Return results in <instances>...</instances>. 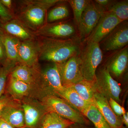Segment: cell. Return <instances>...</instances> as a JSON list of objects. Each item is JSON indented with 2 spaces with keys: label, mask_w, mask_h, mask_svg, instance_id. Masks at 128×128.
I'll return each instance as SVG.
<instances>
[{
  "label": "cell",
  "mask_w": 128,
  "mask_h": 128,
  "mask_svg": "<svg viewBox=\"0 0 128 128\" xmlns=\"http://www.w3.org/2000/svg\"><path fill=\"white\" fill-rule=\"evenodd\" d=\"M39 60L56 64L65 62L70 57L80 54L82 49L78 41L72 38L56 39L38 37Z\"/></svg>",
  "instance_id": "obj_1"
},
{
  "label": "cell",
  "mask_w": 128,
  "mask_h": 128,
  "mask_svg": "<svg viewBox=\"0 0 128 128\" xmlns=\"http://www.w3.org/2000/svg\"><path fill=\"white\" fill-rule=\"evenodd\" d=\"M63 0H24L19 6L14 18L18 19L33 32H36L46 21L47 11L50 8Z\"/></svg>",
  "instance_id": "obj_2"
},
{
  "label": "cell",
  "mask_w": 128,
  "mask_h": 128,
  "mask_svg": "<svg viewBox=\"0 0 128 128\" xmlns=\"http://www.w3.org/2000/svg\"><path fill=\"white\" fill-rule=\"evenodd\" d=\"M47 112H52L74 123L90 126V122L64 98L54 95H46L39 99Z\"/></svg>",
  "instance_id": "obj_3"
},
{
  "label": "cell",
  "mask_w": 128,
  "mask_h": 128,
  "mask_svg": "<svg viewBox=\"0 0 128 128\" xmlns=\"http://www.w3.org/2000/svg\"><path fill=\"white\" fill-rule=\"evenodd\" d=\"M83 80L92 83L96 78L98 67L102 60V51L98 43H87L80 54Z\"/></svg>",
  "instance_id": "obj_4"
},
{
  "label": "cell",
  "mask_w": 128,
  "mask_h": 128,
  "mask_svg": "<svg viewBox=\"0 0 128 128\" xmlns=\"http://www.w3.org/2000/svg\"><path fill=\"white\" fill-rule=\"evenodd\" d=\"M95 92L100 94L108 100L112 98L118 103L120 99L121 89L118 82L114 79L106 67L96 72V78L92 83Z\"/></svg>",
  "instance_id": "obj_5"
},
{
  "label": "cell",
  "mask_w": 128,
  "mask_h": 128,
  "mask_svg": "<svg viewBox=\"0 0 128 128\" xmlns=\"http://www.w3.org/2000/svg\"><path fill=\"white\" fill-rule=\"evenodd\" d=\"M64 89L57 64L52 63L41 69L40 98L46 95L58 96Z\"/></svg>",
  "instance_id": "obj_6"
},
{
  "label": "cell",
  "mask_w": 128,
  "mask_h": 128,
  "mask_svg": "<svg viewBox=\"0 0 128 128\" xmlns=\"http://www.w3.org/2000/svg\"><path fill=\"white\" fill-rule=\"evenodd\" d=\"M20 102L24 112L25 126L30 128H40L47 113L40 100L29 98Z\"/></svg>",
  "instance_id": "obj_7"
},
{
  "label": "cell",
  "mask_w": 128,
  "mask_h": 128,
  "mask_svg": "<svg viewBox=\"0 0 128 128\" xmlns=\"http://www.w3.org/2000/svg\"><path fill=\"white\" fill-rule=\"evenodd\" d=\"M56 64L64 88L71 86L83 80L79 55L70 57L61 64Z\"/></svg>",
  "instance_id": "obj_8"
},
{
  "label": "cell",
  "mask_w": 128,
  "mask_h": 128,
  "mask_svg": "<svg viewBox=\"0 0 128 128\" xmlns=\"http://www.w3.org/2000/svg\"><path fill=\"white\" fill-rule=\"evenodd\" d=\"M104 12L94 2L90 1L82 13L78 25L82 38L86 39L89 36Z\"/></svg>",
  "instance_id": "obj_9"
},
{
  "label": "cell",
  "mask_w": 128,
  "mask_h": 128,
  "mask_svg": "<svg viewBox=\"0 0 128 128\" xmlns=\"http://www.w3.org/2000/svg\"><path fill=\"white\" fill-rule=\"evenodd\" d=\"M75 33L74 27L71 23L67 22L46 23L34 32L37 37L56 39L71 38Z\"/></svg>",
  "instance_id": "obj_10"
},
{
  "label": "cell",
  "mask_w": 128,
  "mask_h": 128,
  "mask_svg": "<svg viewBox=\"0 0 128 128\" xmlns=\"http://www.w3.org/2000/svg\"><path fill=\"white\" fill-rule=\"evenodd\" d=\"M113 14L108 12H104L98 23L86 40L87 43H99L116 26L122 22Z\"/></svg>",
  "instance_id": "obj_11"
},
{
  "label": "cell",
  "mask_w": 128,
  "mask_h": 128,
  "mask_svg": "<svg viewBox=\"0 0 128 128\" xmlns=\"http://www.w3.org/2000/svg\"><path fill=\"white\" fill-rule=\"evenodd\" d=\"M102 41V48L105 51H113L128 46V21L118 24Z\"/></svg>",
  "instance_id": "obj_12"
},
{
  "label": "cell",
  "mask_w": 128,
  "mask_h": 128,
  "mask_svg": "<svg viewBox=\"0 0 128 128\" xmlns=\"http://www.w3.org/2000/svg\"><path fill=\"white\" fill-rule=\"evenodd\" d=\"M6 91L13 100L21 101L26 98H33L39 99V92L26 83L17 80L9 75Z\"/></svg>",
  "instance_id": "obj_13"
},
{
  "label": "cell",
  "mask_w": 128,
  "mask_h": 128,
  "mask_svg": "<svg viewBox=\"0 0 128 128\" xmlns=\"http://www.w3.org/2000/svg\"><path fill=\"white\" fill-rule=\"evenodd\" d=\"M37 39L20 41L18 48L20 64L29 67H40L38 63L40 47Z\"/></svg>",
  "instance_id": "obj_14"
},
{
  "label": "cell",
  "mask_w": 128,
  "mask_h": 128,
  "mask_svg": "<svg viewBox=\"0 0 128 128\" xmlns=\"http://www.w3.org/2000/svg\"><path fill=\"white\" fill-rule=\"evenodd\" d=\"M41 70L40 67H29L23 64H18L12 70L10 75L36 89L39 92L40 97Z\"/></svg>",
  "instance_id": "obj_15"
},
{
  "label": "cell",
  "mask_w": 128,
  "mask_h": 128,
  "mask_svg": "<svg viewBox=\"0 0 128 128\" xmlns=\"http://www.w3.org/2000/svg\"><path fill=\"white\" fill-rule=\"evenodd\" d=\"M0 118L14 128L25 126L24 112L20 101L12 98L4 108Z\"/></svg>",
  "instance_id": "obj_16"
},
{
  "label": "cell",
  "mask_w": 128,
  "mask_h": 128,
  "mask_svg": "<svg viewBox=\"0 0 128 128\" xmlns=\"http://www.w3.org/2000/svg\"><path fill=\"white\" fill-rule=\"evenodd\" d=\"M0 27L5 32L16 38L20 41L32 40L38 38L34 32L17 18H14L3 24Z\"/></svg>",
  "instance_id": "obj_17"
},
{
  "label": "cell",
  "mask_w": 128,
  "mask_h": 128,
  "mask_svg": "<svg viewBox=\"0 0 128 128\" xmlns=\"http://www.w3.org/2000/svg\"><path fill=\"white\" fill-rule=\"evenodd\" d=\"M94 105L104 117L111 128H121L124 124L121 116H117L110 107L108 100L100 94L95 92Z\"/></svg>",
  "instance_id": "obj_18"
},
{
  "label": "cell",
  "mask_w": 128,
  "mask_h": 128,
  "mask_svg": "<svg viewBox=\"0 0 128 128\" xmlns=\"http://www.w3.org/2000/svg\"><path fill=\"white\" fill-rule=\"evenodd\" d=\"M128 63V45L121 49L112 56L108 63L106 68L110 74L116 78H119L127 69Z\"/></svg>",
  "instance_id": "obj_19"
},
{
  "label": "cell",
  "mask_w": 128,
  "mask_h": 128,
  "mask_svg": "<svg viewBox=\"0 0 128 128\" xmlns=\"http://www.w3.org/2000/svg\"><path fill=\"white\" fill-rule=\"evenodd\" d=\"M58 96L64 98L82 114L90 104L84 100L72 86L64 88V90L58 94Z\"/></svg>",
  "instance_id": "obj_20"
},
{
  "label": "cell",
  "mask_w": 128,
  "mask_h": 128,
  "mask_svg": "<svg viewBox=\"0 0 128 128\" xmlns=\"http://www.w3.org/2000/svg\"><path fill=\"white\" fill-rule=\"evenodd\" d=\"M3 40L7 60L20 64L18 48L20 41L4 32Z\"/></svg>",
  "instance_id": "obj_21"
},
{
  "label": "cell",
  "mask_w": 128,
  "mask_h": 128,
  "mask_svg": "<svg viewBox=\"0 0 128 128\" xmlns=\"http://www.w3.org/2000/svg\"><path fill=\"white\" fill-rule=\"evenodd\" d=\"M82 114L93 124L95 128H111L98 108L94 104H89Z\"/></svg>",
  "instance_id": "obj_22"
},
{
  "label": "cell",
  "mask_w": 128,
  "mask_h": 128,
  "mask_svg": "<svg viewBox=\"0 0 128 128\" xmlns=\"http://www.w3.org/2000/svg\"><path fill=\"white\" fill-rule=\"evenodd\" d=\"M74 123L52 112L45 115L40 128H68Z\"/></svg>",
  "instance_id": "obj_23"
},
{
  "label": "cell",
  "mask_w": 128,
  "mask_h": 128,
  "mask_svg": "<svg viewBox=\"0 0 128 128\" xmlns=\"http://www.w3.org/2000/svg\"><path fill=\"white\" fill-rule=\"evenodd\" d=\"M85 102L94 105V91L92 83L85 80L71 86Z\"/></svg>",
  "instance_id": "obj_24"
},
{
  "label": "cell",
  "mask_w": 128,
  "mask_h": 128,
  "mask_svg": "<svg viewBox=\"0 0 128 128\" xmlns=\"http://www.w3.org/2000/svg\"><path fill=\"white\" fill-rule=\"evenodd\" d=\"M70 12L66 5L64 4L57 5L47 12L46 23L56 22L69 16Z\"/></svg>",
  "instance_id": "obj_25"
},
{
  "label": "cell",
  "mask_w": 128,
  "mask_h": 128,
  "mask_svg": "<svg viewBox=\"0 0 128 128\" xmlns=\"http://www.w3.org/2000/svg\"><path fill=\"white\" fill-rule=\"evenodd\" d=\"M106 12L113 14L121 22L127 21L128 19V1H113Z\"/></svg>",
  "instance_id": "obj_26"
},
{
  "label": "cell",
  "mask_w": 128,
  "mask_h": 128,
  "mask_svg": "<svg viewBox=\"0 0 128 128\" xmlns=\"http://www.w3.org/2000/svg\"><path fill=\"white\" fill-rule=\"evenodd\" d=\"M18 64L16 62L6 60L0 69V98L6 91L8 76Z\"/></svg>",
  "instance_id": "obj_27"
},
{
  "label": "cell",
  "mask_w": 128,
  "mask_h": 128,
  "mask_svg": "<svg viewBox=\"0 0 128 128\" xmlns=\"http://www.w3.org/2000/svg\"><path fill=\"white\" fill-rule=\"evenodd\" d=\"M90 0H67L73 9L74 18L77 25L83 12Z\"/></svg>",
  "instance_id": "obj_28"
},
{
  "label": "cell",
  "mask_w": 128,
  "mask_h": 128,
  "mask_svg": "<svg viewBox=\"0 0 128 128\" xmlns=\"http://www.w3.org/2000/svg\"><path fill=\"white\" fill-rule=\"evenodd\" d=\"M14 18L11 11L5 7L0 2V19L2 24L10 21Z\"/></svg>",
  "instance_id": "obj_29"
},
{
  "label": "cell",
  "mask_w": 128,
  "mask_h": 128,
  "mask_svg": "<svg viewBox=\"0 0 128 128\" xmlns=\"http://www.w3.org/2000/svg\"><path fill=\"white\" fill-rule=\"evenodd\" d=\"M108 102L112 110L117 116L119 117L122 116L126 112L124 108L114 99L110 98Z\"/></svg>",
  "instance_id": "obj_30"
},
{
  "label": "cell",
  "mask_w": 128,
  "mask_h": 128,
  "mask_svg": "<svg viewBox=\"0 0 128 128\" xmlns=\"http://www.w3.org/2000/svg\"><path fill=\"white\" fill-rule=\"evenodd\" d=\"M4 31L0 27V64L2 65L7 60L6 50L3 42Z\"/></svg>",
  "instance_id": "obj_31"
},
{
  "label": "cell",
  "mask_w": 128,
  "mask_h": 128,
  "mask_svg": "<svg viewBox=\"0 0 128 128\" xmlns=\"http://www.w3.org/2000/svg\"><path fill=\"white\" fill-rule=\"evenodd\" d=\"M11 99L12 98L6 94H4L0 98V118L4 108Z\"/></svg>",
  "instance_id": "obj_32"
},
{
  "label": "cell",
  "mask_w": 128,
  "mask_h": 128,
  "mask_svg": "<svg viewBox=\"0 0 128 128\" xmlns=\"http://www.w3.org/2000/svg\"><path fill=\"white\" fill-rule=\"evenodd\" d=\"M0 2L5 7L11 11L12 5V0H0Z\"/></svg>",
  "instance_id": "obj_33"
},
{
  "label": "cell",
  "mask_w": 128,
  "mask_h": 128,
  "mask_svg": "<svg viewBox=\"0 0 128 128\" xmlns=\"http://www.w3.org/2000/svg\"><path fill=\"white\" fill-rule=\"evenodd\" d=\"M0 128H15L10 124L0 118Z\"/></svg>",
  "instance_id": "obj_34"
},
{
  "label": "cell",
  "mask_w": 128,
  "mask_h": 128,
  "mask_svg": "<svg viewBox=\"0 0 128 128\" xmlns=\"http://www.w3.org/2000/svg\"><path fill=\"white\" fill-rule=\"evenodd\" d=\"M68 128H95L90 126L74 123L70 126Z\"/></svg>",
  "instance_id": "obj_35"
},
{
  "label": "cell",
  "mask_w": 128,
  "mask_h": 128,
  "mask_svg": "<svg viewBox=\"0 0 128 128\" xmlns=\"http://www.w3.org/2000/svg\"><path fill=\"white\" fill-rule=\"evenodd\" d=\"M122 122L126 128H128V113L126 112L121 116Z\"/></svg>",
  "instance_id": "obj_36"
},
{
  "label": "cell",
  "mask_w": 128,
  "mask_h": 128,
  "mask_svg": "<svg viewBox=\"0 0 128 128\" xmlns=\"http://www.w3.org/2000/svg\"><path fill=\"white\" fill-rule=\"evenodd\" d=\"M2 21L0 19V27L2 25Z\"/></svg>",
  "instance_id": "obj_37"
},
{
  "label": "cell",
  "mask_w": 128,
  "mask_h": 128,
  "mask_svg": "<svg viewBox=\"0 0 128 128\" xmlns=\"http://www.w3.org/2000/svg\"><path fill=\"white\" fill-rule=\"evenodd\" d=\"M126 128V126H124V125H123V126H122V128Z\"/></svg>",
  "instance_id": "obj_38"
},
{
  "label": "cell",
  "mask_w": 128,
  "mask_h": 128,
  "mask_svg": "<svg viewBox=\"0 0 128 128\" xmlns=\"http://www.w3.org/2000/svg\"><path fill=\"white\" fill-rule=\"evenodd\" d=\"M28 128V127H26V126H25V127H22V128Z\"/></svg>",
  "instance_id": "obj_39"
},
{
  "label": "cell",
  "mask_w": 128,
  "mask_h": 128,
  "mask_svg": "<svg viewBox=\"0 0 128 128\" xmlns=\"http://www.w3.org/2000/svg\"><path fill=\"white\" fill-rule=\"evenodd\" d=\"M1 66H0V69Z\"/></svg>",
  "instance_id": "obj_40"
}]
</instances>
